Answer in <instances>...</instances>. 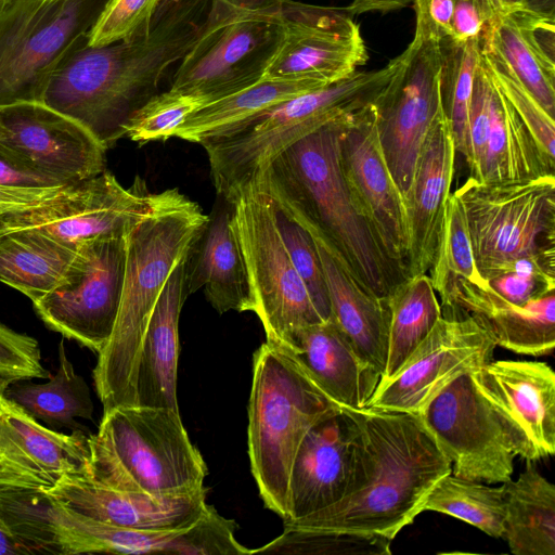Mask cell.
Listing matches in <instances>:
<instances>
[{
	"instance_id": "1",
	"label": "cell",
	"mask_w": 555,
	"mask_h": 555,
	"mask_svg": "<svg viewBox=\"0 0 555 555\" xmlns=\"http://www.w3.org/2000/svg\"><path fill=\"white\" fill-rule=\"evenodd\" d=\"M208 3L162 0L150 24L130 39L83 44L54 73L41 102L111 147L125 137L134 111L157 93L166 70L192 47Z\"/></svg>"
},
{
	"instance_id": "2",
	"label": "cell",
	"mask_w": 555,
	"mask_h": 555,
	"mask_svg": "<svg viewBox=\"0 0 555 555\" xmlns=\"http://www.w3.org/2000/svg\"><path fill=\"white\" fill-rule=\"evenodd\" d=\"M357 423L350 480L336 503L284 530L377 535L388 540L423 512L451 463L417 415L374 409L351 410Z\"/></svg>"
},
{
	"instance_id": "3",
	"label": "cell",
	"mask_w": 555,
	"mask_h": 555,
	"mask_svg": "<svg viewBox=\"0 0 555 555\" xmlns=\"http://www.w3.org/2000/svg\"><path fill=\"white\" fill-rule=\"evenodd\" d=\"M358 113L333 120L293 143L259 179L274 201L320 231L370 292L386 298L408 276L358 210L340 165V134Z\"/></svg>"
},
{
	"instance_id": "4",
	"label": "cell",
	"mask_w": 555,
	"mask_h": 555,
	"mask_svg": "<svg viewBox=\"0 0 555 555\" xmlns=\"http://www.w3.org/2000/svg\"><path fill=\"white\" fill-rule=\"evenodd\" d=\"M208 220L197 203L178 189H168L125 236L120 306L113 334L93 370L103 411L137 405V364L149 321L172 270L189 255Z\"/></svg>"
},
{
	"instance_id": "5",
	"label": "cell",
	"mask_w": 555,
	"mask_h": 555,
	"mask_svg": "<svg viewBox=\"0 0 555 555\" xmlns=\"http://www.w3.org/2000/svg\"><path fill=\"white\" fill-rule=\"evenodd\" d=\"M398 59L377 70H357L334 83L296 95L243 128L201 144L216 191L225 202L259 179L271 162L320 127L375 104Z\"/></svg>"
},
{
	"instance_id": "6",
	"label": "cell",
	"mask_w": 555,
	"mask_h": 555,
	"mask_svg": "<svg viewBox=\"0 0 555 555\" xmlns=\"http://www.w3.org/2000/svg\"><path fill=\"white\" fill-rule=\"evenodd\" d=\"M341 409L284 351L266 341L254 353L248 455L264 505L283 519L301 441L318 422Z\"/></svg>"
},
{
	"instance_id": "7",
	"label": "cell",
	"mask_w": 555,
	"mask_h": 555,
	"mask_svg": "<svg viewBox=\"0 0 555 555\" xmlns=\"http://www.w3.org/2000/svg\"><path fill=\"white\" fill-rule=\"evenodd\" d=\"M88 447L91 478L108 488L169 495L204 487L206 463L180 413L170 409L119 405L103 411Z\"/></svg>"
},
{
	"instance_id": "8",
	"label": "cell",
	"mask_w": 555,
	"mask_h": 555,
	"mask_svg": "<svg viewBox=\"0 0 555 555\" xmlns=\"http://www.w3.org/2000/svg\"><path fill=\"white\" fill-rule=\"evenodd\" d=\"M284 2L209 0L170 89L206 104L262 79L284 37Z\"/></svg>"
},
{
	"instance_id": "9",
	"label": "cell",
	"mask_w": 555,
	"mask_h": 555,
	"mask_svg": "<svg viewBox=\"0 0 555 555\" xmlns=\"http://www.w3.org/2000/svg\"><path fill=\"white\" fill-rule=\"evenodd\" d=\"M461 202L480 276L488 282L519 259L555 253V175L485 183L468 178Z\"/></svg>"
},
{
	"instance_id": "10",
	"label": "cell",
	"mask_w": 555,
	"mask_h": 555,
	"mask_svg": "<svg viewBox=\"0 0 555 555\" xmlns=\"http://www.w3.org/2000/svg\"><path fill=\"white\" fill-rule=\"evenodd\" d=\"M107 0H64L37 8L11 0L0 10V105L41 101L67 57L88 43Z\"/></svg>"
},
{
	"instance_id": "11",
	"label": "cell",
	"mask_w": 555,
	"mask_h": 555,
	"mask_svg": "<svg viewBox=\"0 0 555 555\" xmlns=\"http://www.w3.org/2000/svg\"><path fill=\"white\" fill-rule=\"evenodd\" d=\"M229 204L266 341L280 346L297 330L324 322L286 251L263 182L256 180Z\"/></svg>"
},
{
	"instance_id": "12",
	"label": "cell",
	"mask_w": 555,
	"mask_h": 555,
	"mask_svg": "<svg viewBox=\"0 0 555 555\" xmlns=\"http://www.w3.org/2000/svg\"><path fill=\"white\" fill-rule=\"evenodd\" d=\"M397 59L396 70L375 106L380 146L405 198L423 143L443 111L441 38L430 25L416 18L413 39Z\"/></svg>"
},
{
	"instance_id": "13",
	"label": "cell",
	"mask_w": 555,
	"mask_h": 555,
	"mask_svg": "<svg viewBox=\"0 0 555 555\" xmlns=\"http://www.w3.org/2000/svg\"><path fill=\"white\" fill-rule=\"evenodd\" d=\"M137 178L126 189L109 171L67 183L33 206L5 212L10 231H38L77 250L91 240L126 236L160 198Z\"/></svg>"
},
{
	"instance_id": "14",
	"label": "cell",
	"mask_w": 555,
	"mask_h": 555,
	"mask_svg": "<svg viewBox=\"0 0 555 555\" xmlns=\"http://www.w3.org/2000/svg\"><path fill=\"white\" fill-rule=\"evenodd\" d=\"M125 262V236L81 244L60 283L33 301L35 311L50 330L99 354L116 323Z\"/></svg>"
},
{
	"instance_id": "15",
	"label": "cell",
	"mask_w": 555,
	"mask_h": 555,
	"mask_svg": "<svg viewBox=\"0 0 555 555\" xmlns=\"http://www.w3.org/2000/svg\"><path fill=\"white\" fill-rule=\"evenodd\" d=\"M496 347L476 318L441 317L404 363L379 378L364 408L417 415L456 377L491 361Z\"/></svg>"
},
{
	"instance_id": "16",
	"label": "cell",
	"mask_w": 555,
	"mask_h": 555,
	"mask_svg": "<svg viewBox=\"0 0 555 555\" xmlns=\"http://www.w3.org/2000/svg\"><path fill=\"white\" fill-rule=\"evenodd\" d=\"M417 416L451 463L453 475L488 483L511 479L514 447L470 373L448 384Z\"/></svg>"
},
{
	"instance_id": "17",
	"label": "cell",
	"mask_w": 555,
	"mask_h": 555,
	"mask_svg": "<svg viewBox=\"0 0 555 555\" xmlns=\"http://www.w3.org/2000/svg\"><path fill=\"white\" fill-rule=\"evenodd\" d=\"M106 149L80 124L41 101L0 105V154L59 184L105 170Z\"/></svg>"
},
{
	"instance_id": "18",
	"label": "cell",
	"mask_w": 555,
	"mask_h": 555,
	"mask_svg": "<svg viewBox=\"0 0 555 555\" xmlns=\"http://www.w3.org/2000/svg\"><path fill=\"white\" fill-rule=\"evenodd\" d=\"M470 376L517 456L537 462L555 453V373L547 363L491 360Z\"/></svg>"
},
{
	"instance_id": "19",
	"label": "cell",
	"mask_w": 555,
	"mask_h": 555,
	"mask_svg": "<svg viewBox=\"0 0 555 555\" xmlns=\"http://www.w3.org/2000/svg\"><path fill=\"white\" fill-rule=\"evenodd\" d=\"M284 37L264 77L327 86L367 61L359 26L344 9L284 2Z\"/></svg>"
},
{
	"instance_id": "20",
	"label": "cell",
	"mask_w": 555,
	"mask_h": 555,
	"mask_svg": "<svg viewBox=\"0 0 555 555\" xmlns=\"http://www.w3.org/2000/svg\"><path fill=\"white\" fill-rule=\"evenodd\" d=\"M376 119L373 104L348 120L339 140L340 165L358 210L406 274V208L386 163Z\"/></svg>"
},
{
	"instance_id": "21",
	"label": "cell",
	"mask_w": 555,
	"mask_h": 555,
	"mask_svg": "<svg viewBox=\"0 0 555 555\" xmlns=\"http://www.w3.org/2000/svg\"><path fill=\"white\" fill-rule=\"evenodd\" d=\"M89 475L88 436L43 426L20 405L0 399V488L49 491L65 477Z\"/></svg>"
},
{
	"instance_id": "22",
	"label": "cell",
	"mask_w": 555,
	"mask_h": 555,
	"mask_svg": "<svg viewBox=\"0 0 555 555\" xmlns=\"http://www.w3.org/2000/svg\"><path fill=\"white\" fill-rule=\"evenodd\" d=\"M66 507L108 525L167 530L191 525L209 508L205 487L180 494L153 495L116 490L89 475L68 476L56 487L43 491Z\"/></svg>"
},
{
	"instance_id": "23",
	"label": "cell",
	"mask_w": 555,
	"mask_h": 555,
	"mask_svg": "<svg viewBox=\"0 0 555 555\" xmlns=\"http://www.w3.org/2000/svg\"><path fill=\"white\" fill-rule=\"evenodd\" d=\"M356 437L357 423L349 409L324 417L307 433L292 466L284 519L308 516L345 495Z\"/></svg>"
},
{
	"instance_id": "24",
	"label": "cell",
	"mask_w": 555,
	"mask_h": 555,
	"mask_svg": "<svg viewBox=\"0 0 555 555\" xmlns=\"http://www.w3.org/2000/svg\"><path fill=\"white\" fill-rule=\"evenodd\" d=\"M455 154L450 124L441 111L420 151L404 198L409 228L408 278L427 274L433 264L451 194Z\"/></svg>"
},
{
	"instance_id": "25",
	"label": "cell",
	"mask_w": 555,
	"mask_h": 555,
	"mask_svg": "<svg viewBox=\"0 0 555 555\" xmlns=\"http://www.w3.org/2000/svg\"><path fill=\"white\" fill-rule=\"evenodd\" d=\"M275 203L312 236L324 272L332 319L345 333L359 356L382 376L387 361L390 322L387 297L382 298L370 292L308 219Z\"/></svg>"
},
{
	"instance_id": "26",
	"label": "cell",
	"mask_w": 555,
	"mask_h": 555,
	"mask_svg": "<svg viewBox=\"0 0 555 555\" xmlns=\"http://www.w3.org/2000/svg\"><path fill=\"white\" fill-rule=\"evenodd\" d=\"M442 317L472 315L494 337L498 347L533 357L555 348V292L519 306L504 299L489 285L462 280L441 301Z\"/></svg>"
},
{
	"instance_id": "27",
	"label": "cell",
	"mask_w": 555,
	"mask_h": 555,
	"mask_svg": "<svg viewBox=\"0 0 555 555\" xmlns=\"http://www.w3.org/2000/svg\"><path fill=\"white\" fill-rule=\"evenodd\" d=\"M274 347L291 356L343 409H363L380 378L332 318L297 330Z\"/></svg>"
},
{
	"instance_id": "28",
	"label": "cell",
	"mask_w": 555,
	"mask_h": 555,
	"mask_svg": "<svg viewBox=\"0 0 555 555\" xmlns=\"http://www.w3.org/2000/svg\"><path fill=\"white\" fill-rule=\"evenodd\" d=\"M554 14L529 2L500 10L483 31L480 43L512 68L517 78L555 117Z\"/></svg>"
},
{
	"instance_id": "29",
	"label": "cell",
	"mask_w": 555,
	"mask_h": 555,
	"mask_svg": "<svg viewBox=\"0 0 555 555\" xmlns=\"http://www.w3.org/2000/svg\"><path fill=\"white\" fill-rule=\"evenodd\" d=\"M188 256L172 270L149 321L137 364V405L179 412V319L190 294L186 286Z\"/></svg>"
},
{
	"instance_id": "30",
	"label": "cell",
	"mask_w": 555,
	"mask_h": 555,
	"mask_svg": "<svg viewBox=\"0 0 555 555\" xmlns=\"http://www.w3.org/2000/svg\"><path fill=\"white\" fill-rule=\"evenodd\" d=\"M186 260L189 293L204 286L210 305L220 314L253 311L255 301L249 274L237 237L232 206L221 207L209 220Z\"/></svg>"
},
{
	"instance_id": "31",
	"label": "cell",
	"mask_w": 555,
	"mask_h": 555,
	"mask_svg": "<svg viewBox=\"0 0 555 555\" xmlns=\"http://www.w3.org/2000/svg\"><path fill=\"white\" fill-rule=\"evenodd\" d=\"M321 87L325 86L263 77L249 87L202 105L184 120L175 137L201 145L243 128L296 95Z\"/></svg>"
},
{
	"instance_id": "32",
	"label": "cell",
	"mask_w": 555,
	"mask_h": 555,
	"mask_svg": "<svg viewBox=\"0 0 555 555\" xmlns=\"http://www.w3.org/2000/svg\"><path fill=\"white\" fill-rule=\"evenodd\" d=\"M504 485L502 538L515 555H555V486L528 462Z\"/></svg>"
},
{
	"instance_id": "33",
	"label": "cell",
	"mask_w": 555,
	"mask_h": 555,
	"mask_svg": "<svg viewBox=\"0 0 555 555\" xmlns=\"http://www.w3.org/2000/svg\"><path fill=\"white\" fill-rule=\"evenodd\" d=\"M554 171L555 165L546 159L518 114L492 82L490 131L477 181L517 182L555 175Z\"/></svg>"
},
{
	"instance_id": "34",
	"label": "cell",
	"mask_w": 555,
	"mask_h": 555,
	"mask_svg": "<svg viewBox=\"0 0 555 555\" xmlns=\"http://www.w3.org/2000/svg\"><path fill=\"white\" fill-rule=\"evenodd\" d=\"M76 250L34 230L0 238V281L35 301L62 280Z\"/></svg>"
},
{
	"instance_id": "35",
	"label": "cell",
	"mask_w": 555,
	"mask_h": 555,
	"mask_svg": "<svg viewBox=\"0 0 555 555\" xmlns=\"http://www.w3.org/2000/svg\"><path fill=\"white\" fill-rule=\"evenodd\" d=\"M3 396L53 428L83 430L77 418L92 420L93 403L89 387L76 374L63 341L59 346V369L47 383L16 379L7 387Z\"/></svg>"
},
{
	"instance_id": "36",
	"label": "cell",
	"mask_w": 555,
	"mask_h": 555,
	"mask_svg": "<svg viewBox=\"0 0 555 555\" xmlns=\"http://www.w3.org/2000/svg\"><path fill=\"white\" fill-rule=\"evenodd\" d=\"M390 312L388 352L380 378L391 376L442 317L427 274L408 278L387 297Z\"/></svg>"
},
{
	"instance_id": "37",
	"label": "cell",
	"mask_w": 555,
	"mask_h": 555,
	"mask_svg": "<svg viewBox=\"0 0 555 555\" xmlns=\"http://www.w3.org/2000/svg\"><path fill=\"white\" fill-rule=\"evenodd\" d=\"M425 511L455 517L500 539L505 515L504 485L490 487L450 473L429 492L423 506Z\"/></svg>"
},
{
	"instance_id": "38",
	"label": "cell",
	"mask_w": 555,
	"mask_h": 555,
	"mask_svg": "<svg viewBox=\"0 0 555 555\" xmlns=\"http://www.w3.org/2000/svg\"><path fill=\"white\" fill-rule=\"evenodd\" d=\"M441 98L450 124L456 153L467 165L472 160L468 113L475 73L480 61V39L456 43L441 39Z\"/></svg>"
},
{
	"instance_id": "39",
	"label": "cell",
	"mask_w": 555,
	"mask_h": 555,
	"mask_svg": "<svg viewBox=\"0 0 555 555\" xmlns=\"http://www.w3.org/2000/svg\"><path fill=\"white\" fill-rule=\"evenodd\" d=\"M428 273L441 301L450 288L462 280L481 287L488 286L475 263L463 206L453 193L447 199L438 246Z\"/></svg>"
},
{
	"instance_id": "40",
	"label": "cell",
	"mask_w": 555,
	"mask_h": 555,
	"mask_svg": "<svg viewBox=\"0 0 555 555\" xmlns=\"http://www.w3.org/2000/svg\"><path fill=\"white\" fill-rule=\"evenodd\" d=\"M481 62L492 82L526 125L546 159L555 165V121L494 51L480 43Z\"/></svg>"
},
{
	"instance_id": "41",
	"label": "cell",
	"mask_w": 555,
	"mask_h": 555,
	"mask_svg": "<svg viewBox=\"0 0 555 555\" xmlns=\"http://www.w3.org/2000/svg\"><path fill=\"white\" fill-rule=\"evenodd\" d=\"M274 207L276 225L291 261L319 314L327 321L332 318L331 302L314 241L283 207L275 202Z\"/></svg>"
},
{
	"instance_id": "42",
	"label": "cell",
	"mask_w": 555,
	"mask_h": 555,
	"mask_svg": "<svg viewBox=\"0 0 555 555\" xmlns=\"http://www.w3.org/2000/svg\"><path fill=\"white\" fill-rule=\"evenodd\" d=\"M202 105L199 99L172 89L156 93L130 116L125 137L140 144L165 141Z\"/></svg>"
},
{
	"instance_id": "43",
	"label": "cell",
	"mask_w": 555,
	"mask_h": 555,
	"mask_svg": "<svg viewBox=\"0 0 555 555\" xmlns=\"http://www.w3.org/2000/svg\"><path fill=\"white\" fill-rule=\"evenodd\" d=\"M390 543L383 537L336 533L299 532L284 530L274 541L254 550L261 552L309 553V554H390Z\"/></svg>"
},
{
	"instance_id": "44",
	"label": "cell",
	"mask_w": 555,
	"mask_h": 555,
	"mask_svg": "<svg viewBox=\"0 0 555 555\" xmlns=\"http://www.w3.org/2000/svg\"><path fill=\"white\" fill-rule=\"evenodd\" d=\"M162 0H107L88 35V46L127 40L152 21Z\"/></svg>"
},
{
	"instance_id": "45",
	"label": "cell",
	"mask_w": 555,
	"mask_h": 555,
	"mask_svg": "<svg viewBox=\"0 0 555 555\" xmlns=\"http://www.w3.org/2000/svg\"><path fill=\"white\" fill-rule=\"evenodd\" d=\"M492 81L482 65L481 55L475 73L473 93L468 113V129L472 160L468 165L469 177L479 179L487 147L491 122Z\"/></svg>"
},
{
	"instance_id": "46",
	"label": "cell",
	"mask_w": 555,
	"mask_h": 555,
	"mask_svg": "<svg viewBox=\"0 0 555 555\" xmlns=\"http://www.w3.org/2000/svg\"><path fill=\"white\" fill-rule=\"evenodd\" d=\"M0 372L28 379L49 376L41 363V352L37 339L18 333L1 322Z\"/></svg>"
},
{
	"instance_id": "47",
	"label": "cell",
	"mask_w": 555,
	"mask_h": 555,
	"mask_svg": "<svg viewBox=\"0 0 555 555\" xmlns=\"http://www.w3.org/2000/svg\"><path fill=\"white\" fill-rule=\"evenodd\" d=\"M487 283L498 295L519 306L555 292V274L517 267Z\"/></svg>"
},
{
	"instance_id": "48",
	"label": "cell",
	"mask_w": 555,
	"mask_h": 555,
	"mask_svg": "<svg viewBox=\"0 0 555 555\" xmlns=\"http://www.w3.org/2000/svg\"><path fill=\"white\" fill-rule=\"evenodd\" d=\"M496 10L493 0H454L448 39L456 43L480 39Z\"/></svg>"
},
{
	"instance_id": "49",
	"label": "cell",
	"mask_w": 555,
	"mask_h": 555,
	"mask_svg": "<svg viewBox=\"0 0 555 555\" xmlns=\"http://www.w3.org/2000/svg\"><path fill=\"white\" fill-rule=\"evenodd\" d=\"M416 18L426 22L440 36L449 38L454 0H413Z\"/></svg>"
},
{
	"instance_id": "50",
	"label": "cell",
	"mask_w": 555,
	"mask_h": 555,
	"mask_svg": "<svg viewBox=\"0 0 555 555\" xmlns=\"http://www.w3.org/2000/svg\"><path fill=\"white\" fill-rule=\"evenodd\" d=\"M0 186L15 189H50L62 186V184L36 175L0 154Z\"/></svg>"
},
{
	"instance_id": "51",
	"label": "cell",
	"mask_w": 555,
	"mask_h": 555,
	"mask_svg": "<svg viewBox=\"0 0 555 555\" xmlns=\"http://www.w3.org/2000/svg\"><path fill=\"white\" fill-rule=\"evenodd\" d=\"M60 188L15 189L0 186V206L12 210H20L44 201L52 196Z\"/></svg>"
},
{
	"instance_id": "52",
	"label": "cell",
	"mask_w": 555,
	"mask_h": 555,
	"mask_svg": "<svg viewBox=\"0 0 555 555\" xmlns=\"http://www.w3.org/2000/svg\"><path fill=\"white\" fill-rule=\"evenodd\" d=\"M412 1L413 0H352L344 10L351 17L367 12L387 13L402 9Z\"/></svg>"
},
{
	"instance_id": "53",
	"label": "cell",
	"mask_w": 555,
	"mask_h": 555,
	"mask_svg": "<svg viewBox=\"0 0 555 555\" xmlns=\"http://www.w3.org/2000/svg\"><path fill=\"white\" fill-rule=\"evenodd\" d=\"M0 555H30L29 552L15 541L3 528L0 521Z\"/></svg>"
},
{
	"instance_id": "54",
	"label": "cell",
	"mask_w": 555,
	"mask_h": 555,
	"mask_svg": "<svg viewBox=\"0 0 555 555\" xmlns=\"http://www.w3.org/2000/svg\"><path fill=\"white\" fill-rule=\"evenodd\" d=\"M16 379L21 378L11 374L0 372V399L4 395L7 387Z\"/></svg>"
},
{
	"instance_id": "55",
	"label": "cell",
	"mask_w": 555,
	"mask_h": 555,
	"mask_svg": "<svg viewBox=\"0 0 555 555\" xmlns=\"http://www.w3.org/2000/svg\"><path fill=\"white\" fill-rule=\"evenodd\" d=\"M528 3V0H498V9L507 10L521 7Z\"/></svg>"
},
{
	"instance_id": "56",
	"label": "cell",
	"mask_w": 555,
	"mask_h": 555,
	"mask_svg": "<svg viewBox=\"0 0 555 555\" xmlns=\"http://www.w3.org/2000/svg\"><path fill=\"white\" fill-rule=\"evenodd\" d=\"M10 211H15V210L0 206V238L2 236H4L7 233H9V230L5 225L4 215H5V212H10Z\"/></svg>"
},
{
	"instance_id": "57",
	"label": "cell",
	"mask_w": 555,
	"mask_h": 555,
	"mask_svg": "<svg viewBox=\"0 0 555 555\" xmlns=\"http://www.w3.org/2000/svg\"><path fill=\"white\" fill-rule=\"evenodd\" d=\"M25 1L34 7L41 8V7L55 4V3H59L64 0H25Z\"/></svg>"
},
{
	"instance_id": "58",
	"label": "cell",
	"mask_w": 555,
	"mask_h": 555,
	"mask_svg": "<svg viewBox=\"0 0 555 555\" xmlns=\"http://www.w3.org/2000/svg\"><path fill=\"white\" fill-rule=\"evenodd\" d=\"M7 0H0V10L5 5Z\"/></svg>"
},
{
	"instance_id": "59",
	"label": "cell",
	"mask_w": 555,
	"mask_h": 555,
	"mask_svg": "<svg viewBox=\"0 0 555 555\" xmlns=\"http://www.w3.org/2000/svg\"><path fill=\"white\" fill-rule=\"evenodd\" d=\"M493 1H494V3H495V4H496V7H498V0H493Z\"/></svg>"
},
{
	"instance_id": "60",
	"label": "cell",
	"mask_w": 555,
	"mask_h": 555,
	"mask_svg": "<svg viewBox=\"0 0 555 555\" xmlns=\"http://www.w3.org/2000/svg\"><path fill=\"white\" fill-rule=\"evenodd\" d=\"M9 1H11V0H7V2H9Z\"/></svg>"
}]
</instances>
